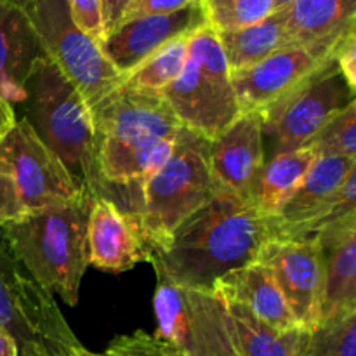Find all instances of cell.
<instances>
[{
  "label": "cell",
  "mask_w": 356,
  "mask_h": 356,
  "mask_svg": "<svg viewBox=\"0 0 356 356\" xmlns=\"http://www.w3.org/2000/svg\"><path fill=\"white\" fill-rule=\"evenodd\" d=\"M92 197L30 212L3 225L2 233L23 270L51 296L76 306L89 266L87 219Z\"/></svg>",
  "instance_id": "3"
},
{
  "label": "cell",
  "mask_w": 356,
  "mask_h": 356,
  "mask_svg": "<svg viewBox=\"0 0 356 356\" xmlns=\"http://www.w3.org/2000/svg\"><path fill=\"white\" fill-rule=\"evenodd\" d=\"M0 356H19V351H17L13 337H9L2 330H0Z\"/></svg>",
  "instance_id": "35"
},
{
  "label": "cell",
  "mask_w": 356,
  "mask_h": 356,
  "mask_svg": "<svg viewBox=\"0 0 356 356\" xmlns=\"http://www.w3.org/2000/svg\"><path fill=\"white\" fill-rule=\"evenodd\" d=\"M89 356H184L177 348L160 339L156 336L138 330L129 336H118L108 344L103 353H92Z\"/></svg>",
  "instance_id": "28"
},
{
  "label": "cell",
  "mask_w": 356,
  "mask_h": 356,
  "mask_svg": "<svg viewBox=\"0 0 356 356\" xmlns=\"http://www.w3.org/2000/svg\"><path fill=\"white\" fill-rule=\"evenodd\" d=\"M153 309L156 337L184 356H238L226 301L216 291L159 280Z\"/></svg>",
  "instance_id": "9"
},
{
  "label": "cell",
  "mask_w": 356,
  "mask_h": 356,
  "mask_svg": "<svg viewBox=\"0 0 356 356\" xmlns=\"http://www.w3.org/2000/svg\"><path fill=\"white\" fill-rule=\"evenodd\" d=\"M292 0H275V10H282L291 3Z\"/></svg>",
  "instance_id": "36"
},
{
  "label": "cell",
  "mask_w": 356,
  "mask_h": 356,
  "mask_svg": "<svg viewBox=\"0 0 356 356\" xmlns=\"http://www.w3.org/2000/svg\"><path fill=\"white\" fill-rule=\"evenodd\" d=\"M188 38L190 37L176 38L153 52L129 75H125L122 83L134 89L149 90V92H162L183 72L188 56Z\"/></svg>",
  "instance_id": "24"
},
{
  "label": "cell",
  "mask_w": 356,
  "mask_h": 356,
  "mask_svg": "<svg viewBox=\"0 0 356 356\" xmlns=\"http://www.w3.org/2000/svg\"><path fill=\"white\" fill-rule=\"evenodd\" d=\"M66 3L75 26L96 40L101 47L104 40V26L99 0H66Z\"/></svg>",
  "instance_id": "29"
},
{
  "label": "cell",
  "mask_w": 356,
  "mask_h": 356,
  "mask_svg": "<svg viewBox=\"0 0 356 356\" xmlns=\"http://www.w3.org/2000/svg\"><path fill=\"white\" fill-rule=\"evenodd\" d=\"M89 264L97 270L122 273L149 261V245L131 212L110 197H94L87 219Z\"/></svg>",
  "instance_id": "16"
},
{
  "label": "cell",
  "mask_w": 356,
  "mask_h": 356,
  "mask_svg": "<svg viewBox=\"0 0 356 356\" xmlns=\"http://www.w3.org/2000/svg\"><path fill=\"white\" fill-rule=\"evenodd\" d=\"M204 26H207V17L202 3L174 13L134 17L108 33L101 44V51L125 79V75L163 45L176 38L190 37Z\"/></svg>",
  "instance_id": "15"
},
{
  "label": "cell",
  "mask_w": 356,
  "mask_h": 356,
  "mask_svg": "<svg viewBox=\"0 0 356 356\" xmlns=\"http://www.w3.org/2000/svg\"><path fill=\"white\" fill-rule=\"evenodd\" d=\"M207 24L218 33L252 26L275 13V0H202Z\"/></svg>",
  "instance_id": "26"
},
{
  "label": "cell",
  "mask_w": 356,
  "mask_h": 356,
  "mask_svg": "<svg viewBox=\"0 0 356 356\" xmlns=\"http://www.w3.org/2000/svg\"><path fill=\"white\" fill-rule=\"evenodd\" d=\"M284 9L275 10L273 14L252 26L240 28L233 31L218 33L225 58L228 61L229 72L250 68L259 61L266 59L273 52L285 47L284 42Z\"/></svg>",
  "instance_id": "23"
},
{
  "label": "cell",
  "mask_w": 356,
  "mask_h": 356,
  "mask_svg": "<svg viewBox=\"0 0 356 356\" xmlns=\"http://www.w3.org/2000/svg\"><path fill=\"white\" fill-rule=\"evenodd\" d=\"M268 240H271L268 219L256 205L218 190L162 245L149 250L148 263L153 264L159 280L214 291L216 282L226 273L257 261Z\"/></svg>",
  "instance_id": "1"
},
{
  "label": "cell",
  "mask_w": 356,
  "mask_h": 356,
  "mask_svg": "<svg viewBox=\"0 0 356 356\" xmlns=\"http://www.w3.org/2000/svg\"><path fill=\"white\" fill-rule=\"evenodd\" d=\"M334 61L351 89H356V35L351 28L334 47Z\"/></svg>",
  "instance_id": "31"
},
{
  "label": "cell",
  "mask_w": 356,
  "mask_h": 356,
  "mask_svg": "<svg viewBox=\"0 0 356 356\" xmlns=\"http://www.w3.org/2000/svg\"><path fill=\"white\" fill-rule=\"evenodd\" d=\"M351 101H355V90L344 80L332 54L298 89L257 111L264 136L275 138L273 156L305 148L306 143Z\"/></svg>",
  "instance_id": "10"
},
{
  "label": "cell",
  "mask_w": 356,
  "mask_h": 356,
  "mask_svg": "<svg viewBox=\"0 0 356 356\" xmlns=\"http://www.w3.org/2000/svg\"><path fill=\"white\" fill-rule=\"evenodd\" d=\"M16 113H14L13 104L7 103L6 99L0 97V141L7 136V132L16 124Z\"/></svg>",
  "instance_id": "34"
},
{
  "label": "cell",
  "mask_w": 356,
  "mask_h": 356,
  "mask_svg": "<svg viewBox=\"0 0 356 356\" xmlns=\"http://www.w3.org/2000/svg\"><path fill=\"white\" fill-rule=\"evenodd\" d=\"M101 13H103L104 37L115 30L127 14L132 0H99Z\"/></svg>",
  "instance_id": "33"
},
{
  "label": "cell",
  "mask_w": 356,
  "mask_h": 356,
  "mask_svg": "<svg viewBox=\"0 0 356 356\" xmlns=\"http://www.w3.org/2000/svg\"><path fill=\"white\" fill-rule=\"evenodd\" d=\"M26 115L45 146L61 160L90 197H108L96 165V141L89 104L47 54L26 82Z\"/></svg>",
  "instance_id": "4"
},
{
  "label": "cell",
  "mask_w": 356,
  "mask_h": 356,
  "mask_svg": "<svg viewBox=\"0 0 356 356\" xmlns=\"http://www.w3.org/2000/svg\"><path fill=\"white\" fill-rule=\"evenodd\" d=\"M183 127L214 139L242 115L218 33L204 26L188 38L181 75L160 92Z\"/></svg>",
  "instance_id": "6"
},
{
  "label": "cell",
  "mask_w": 356,
  "mask_h": 356,
  "mask_svg": "<svg viewBox=\"0 0 356 356\" xmlns=\"http://www.w3.org/2000/svg\"><path fill=\"white\" fill-rule=\"evenodd\" d=\"M356 0H292L284 9L285 47L337 42L355 28Z\"/></svg>",
  "instance_id": "20"
},
{
  "label": "cell",
  "mask_w": 356,
  "mask_h": 356,
  "mask_svg": "<svg viewBox=\"0 0 356 356\" xmlns=\"http://www.w3.org/2000/svg\"><path fill=\"white\" fill-rule=\"evenodd\" d=\"M263 120L257 111L242 113L209 145L211 172L218 190L252 204L264 169Z\"/></svg>",
  "instance_id": "14"
},
{
  "label": "cell",
  "mask_w": 356,
  "mask_h": 356,
  "mask_svg": "<svg viewBox=\"0 0 356 356\" xmlns=\"http://www.w3.org/2000/svg\"><path fill=\"white\" fill-rule=\"evenodd\" d=\"M214 291L225 301L249 309L261 322L277 330L301 329L289 309L271 271L259 261L236 268L219 278Z\"/></svg>",
  "instance_id": "19"
},
{
  "label": "cell",
  "mask_w": 356,
  "mask_h": 356,
  "mask_svg": "<svg viewBox=\"0 0 356 356\" xmlns=\"http://www.w3.org/2000/svg\"><path fill=\"white\" fill-rule=\"evenodd\" d=\"M198 3H202V0H132L122 23L134 19V17L149 16V14L174 13V10L184 9V7L198 6Z\"/></svg>",
  "instance_id": "32"
},
{
  "label": "cell",
  "mask_w": 356,
  "mask_h": 356,
  "mask_svg": "<svg viewBox=\"0 0 356 356\" xmlns=\"http://www.w3.org/2000/svg\"><path fill=\"white\" fill-rule=\"evenodd\" d=\"M316 156L356 159V101L334 115L305 145Z\"/></svg>",
  "instance_id": "27"
},
{
  "label": "cell",
  "mask_w": 356,
  "mask_h": 356,
  "mask_svg": "<svg viewBox=\"0 0 356 356\" xmlns=\"http://www.w3.org/2000/svg\"><path fill=\"white\" fill-rule=\"evenodd\" d=\"M257 261L271 271L298 325L313 329L320 320L323 294L322 252L316 240L271 238L261 247Z\"/></svg>",
  "instance_id": "12"
},
{
  "label": "cell",
  "mask_w": 356,
  "mask_h": 356,
  "mask_svg": "<svg viewBox=\"0 0 356 356\" xmlns=\"http://www.w3.org/2000/svg\"><path fill=\"white\" fill-rule=\"evenodd\" d=\"M0 156L13 174L23 214L61 207L90 195L42 143L24 117L16 120L0 141Z\"/></svg>",
  "instance_id": "11"
},
{
  "label": "cell",
  "mask_w": 356,
  "mask_h": 356,
  "mask_svg": "<svg viewBox=\"0 0 356 356\" xmlns=\"http://www.w3.org/2000/svg\"><path fill=\"white\" fill-rule=\"evenodd\" d=\"M45 51L26 7L19 0H0V97L23 104L26 82Z\"/></svg>",
  "instance_id": "17"
},
{
  "label": "cell",
  "mask_w": 356,
  "mask_h": 356,
  "mask_svg": "<svg viewBox=\"0 0 356 356\" xmlns=\"http://www.w3.org/2000/svg\"><path fill=\"white\" fill-rule=\"evenodd\" d=\"M23 216L13 174L6 160L0 156V228Z\"/></svg>",
  "instance_id": "30"
},
{
  "label": "cell",
  "mask_w": 356,
  "mask_h": 356,
  "mask_svg": "<svg viewBox=\"0 0 356 356\" xmlns=\"http://www.w3.org/2000/svg\"><path fill=\"white\" fill-rule=\"evenodd\" d=\"M0 330L19 356H72L82 344L66 323L54 296L45 292L14 257L0 229Z\"/></svg>",
  "instance_id": "7"
},
{
  "label": "cell",
  "mask_w": 356,
  "mask_h": 356,
  "mask_svg": "<svg viewBox=\"0 0 356 356\" xmlns=\"http://www.w3.org/2000/svg\"><path fill=\"white\" fill-rule=\"evenodd\" d=\"M23 6L45 54L68 76L90 110L124 82L99 44L75 26L66 0H24Z\"/></svg>",
  "instance_id": "8"
},
{
  "label": "cell",
  "mask_w": 356,
  "mask_h": 356,
  "mask_svg": "<svg viewBox=\"0 0 356 356\" xmlns=\"http://www.w3.org/2000/svg\"><path fill=\"white\" fill-rule=\"evenodd\" d=\"M318 156L315 153L301 148L271 156L270 162L264 163L254 200V205L263 218H273L284 207Z\"/></svg>",
  "instance_id": "22"
},
{
  "label": "cell",
  "mask_w": 356,
  "mask_h": 356,
  "mask_svg": "<svg viewBox=\"0 0 356 356\" xmlns=\"http://www.w3.org/2000/svg\"><path fill=\"white\" fill-rule=\"evenodd\" d=\"M96 165L106 186L139 188L165 163L181 124L160 92L120 83L90 110ZM138 195V193H136Z\"/></svg>",
  "instance_id": "2"
},
{
  "label": "cell",
  "mask_w": 356,
  "mask_h": 356,
  "mask_svg": "<svg viewBox=\"0 0 356 356\" xmlns=\"http://www.w3.org/2000/svg\"><path fill=\"white\" fill-rule=\"evenodd\" d=\"M209 145L211 139L181 125L169 159L139 188L131 214L149 250L162 245L184 219L204 207L218 191L209 162Z\"/></svg>",
  "instance_id": "5"
},
{
  "label": "cell",
  "mask_w": 356,
  "mask_h": 356,
  "mask_svg": "<svg viewBox=\"0 0 356 356\" xmlns=\"http://www.w3.org/2000/svg\"><path fill=\"white\" fill-rule=\"evenodd\" d=\"M337 42L284 47L250 68L233 72L232 83L240 111H263L298 89L332 56Z\"/></svg>",
  "instance_id": "13"
},
{
  "label": "cell",
  "mask_w": 356,
  "mask_h": 356,
  "mask_svg": "<svg viewBox=\"0 0 356 356\" xmlns=\"http://www.w3.org/2000/svg\"><path fill=\"white\" fill-rule=\"evenodd\" d=\"M315 240L323 264L320 320L332 313L356 309V214L327 226L315 235Z\"/></svg>",
  "instance_id": "18"
},
{
  "label": "cell",
  "mask_w": 356,
  "mask_h": 356,
  "mask_svg": "<svg viewBox=\"0 0 356 356\" xmlns=\"http://www.w3.org/2000/svg\"><path fill=\"white\" fill-rule=\"evenodd\" d=\"M72 356H89V350H86V348H83V346H80L79 350H76Z\"/></svg>",
  "instance_id": "37"
},
{
  "label": "cell",
  "mask_w": 356,
  "mask_h": 356,
  "mask_svg": "<svg viewBox=\"0 0 356 356\" xmlns=\"http://www.w3.org/2000/svg\"><path fill=\"white\" fill-rule=\"evenodd\" d=\"M301 356H356V309L332 313L306 330Z\"/></svg>",
  "instance_id": "25"
},
{
  "label": "cell",
  "mask_w": 356,
  "mask_h": 356,
  "mask_svg": "<svg viewBox=\"0 0 356 356\" xmlns=\"http://www.w3.org/2000/svg\"><path fill=\"white\" fill-rule=\"evenodd\" d=\"M238 356H301L306 329L277 330L243 306L226 301Z\"/></svg>",
  "instance_id": "21"
}]
</instances>
